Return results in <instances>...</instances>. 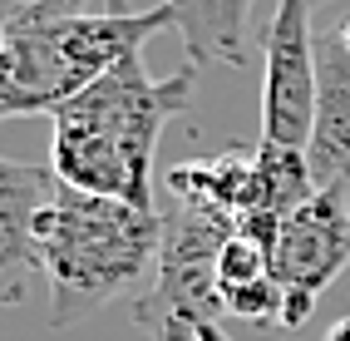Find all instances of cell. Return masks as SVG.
<instances>
[{"instance_id":"cell-1","label":"cell","mask_w":350,"mask_h":341,"mask_svg":"<svg viewBox=\"0 0 350 341\" xmlns=\"http://www.w3.org/2000/svg\"><path fill=\"white\" fill-rule=\"evenodd\" d=\"M198 64L178 70L168 79H153L144 70V55L119 60L109 75H99L75 99H64L55 119L50 168L59 184L124 198L133 208H153V153L158 134L173 114L193 104Z\"/></svg>"},{"instance_id":"cell-2","label":"cell","mask_w":350,"mask_h":341,"mask_svg":"<svg viewBox=\"0 0 350 341\" xmlns=\"http://www.w3.org/2000/svg\"><path fill=\"white\" fill-rule=\"evenodd\" d=\"M163 247V213L59 184L40 218V272L50 282V327H79L148 277Z\"/></svg>"},{"instance_id":"cell-3","label":"cell","mask_w":350,"mask_h":341,"mask_svg":"<svg viewBox=\"0 0 350 341\" xmlns=\"http://www.w3.org/2000/svg\"><path fill=\"white\" fill-rule=\"evenodd\" d=\"M178 25L173 5L163 0L153 10H94V15H5V35L15 50L10 89L0 94V119L15 114H55L64 99H75L99 75H109L119 60L144 55V45L163 30Z\"/></svg>"},{"instance_id":"cell-4","label":"cell","mask_w":350,"mask_h":341,"mask_svg":"<svg viewBox=\"0 0 350 341\" xmlns=\"http://www.w3.org/2000/svg\"><path fill=\"white\" fill-rule=\"evenodd\" d=\"M232 238H237V223L227 213L168 193L153 287L133 302V322L148 331V341H198L207 322L227 316L217 292V262Z\"/></svg>"},{"instance_id":"cell-5","label":"cell","mask_w":350,"mask_h":341,"mask_svg":"<svg viewBox=\"0 0 350 341\" xmlns=\"http://www.w3.org/2000/svg\"><path fill=\"white\" fill-rule=\"evenodd\" d=\"M267 257H271V277L286 292L282 327H291V331L306 327V316L316 312V297L350 267V203H345V184L316 188L296 213H286V223H282V233H276Z\"/></svg>"},{"instance_id":"cell-6","label":"cell","mask_w":350,"mask_h":341,"mask_svg":"<svg viewBox=\"0 0 350 341\" xmlns=\"http://www.w3.org/2000/svg\"><path fill=\"white\" fill-rule=\"evenodd\" d=\"M316 0H276V15L262 35V144L306 153L316 129Z\"/></svg>"},{"instance_id":"cell-7","label":"cell","mask_w":350,"mask_h":341,"mask_svg":"<svg viewBox=\"0 0 350 341\" xmlns=\"http://www.w3.org/2000/svg\"><path fill=\"white\" fill-rule=\"evenodd\" d=\"M59 188L55 168L0 153V307H20L40 272V218Z\"/></svg>"},{"instance_id":"cell-8","label":"cell","mask_w":350,"mask_h":341,"mask_svg":"<svg viewBox=\"0 0 350 341\" xmlns=\"http://www.w3.org/2000/svg\"><path fill=\"white\" fill-rule=\"evenodd\" d=\"M306 164L316 188L350 184V45L340 30L316 35V129Z\"/></svg>"},{"instance_id":"cell-9","label":"cell","mask_w":350,"mask_h":341,"mask_svg":"<svg viewBox=\"0 0 350 341\" xmlns=\"http://www.w3.org/2000/svg\"><path fill=\"white\" fill-rule=\"evenodd\" d=\"M188 64H232L242 70L252 60V40H247V20H252V0H168Z\"/></svg>"},{"instance_id":"cell-10","label":"cell","mask_w":350,"mask_h":341,"mask_svg":"<svg viewBox=\"0 0 350 341\" xmlns=\"http://www.w3.org/2000/svg\"><path fill=\"white\" fill-rule=\"evenodd\" d=\"M252 168H256V149L232 144L213 158H198V164H183L168 173V193H183L193 203L227 213L232 223H242L252 208Z\"/></svg>"},{"instance_id":"cell-11","label":"cell","mask_w":350,"mask_h":341,"mask_svg":"<svg viewBox=\"0 0 350 341\" xmlns=\"http://www.w3.org/2000/svg\"><path fill=\"white\" fill-rule=\"evenodd\" d=\"M20 10L40 15V20H50V15H89V0H25ZM104 10H124V0H104Z\"/></svg>"},{"instance_id":"cell-12","label":"cell","mask_w":350,"mask_h":341,"mask_svg":"<svg viewBox=\"0 0 350 341\" xmlns=\"http://www.w3.org/2000/svg\"><path fill=\"white\" fill-rule=\"evenodd\" d=\"M10 75H15V50H10V35H5V20H0V94L10 89Z\"/></svg>"},{"instance_id":"cell-13","label":"cell","mask_w":350,"mask_h":341,"mask_svg":"<svg viewBox=\"0 0 350 341\" xmlns=\"http://www.w3.org/2000/svg\"><path fill=\"white\" fill-rule=\"evenodd\" d=\"M325 341H350V316H340V322H331V331H325Z\"/></svg>"},{"instance_id":"cell-14","label":"cell","mask_w":350,"mask_h":341,"mask_svg":"<svg viewBox=\"0 0 350 341\" xmlns=\"http://www.w3.org/2000/svg\"><path fill=\"white\" fill-rule=\"evenodd\" d=\"M198 341H232V336H227V331H222L217 322H207V327L198 331Z\"/></svg>"},{"instance_id":"cell-15","label":"cell","mask_w":350,"mask_h":341,"mask_svg":"<svg viewBox=\"0 0 350 341\" xmlns=\"http://www.w3.org/2000/svg\"><path fill=\"white\" fill-rule=\"evenodd\" d=\"M340 40H345V45H350V15H345V25H340Z\"/></svg>"},{"instance_id":"cell-16","label":"cell","mask_w":350,"mask_h":341,"mask_svg":"<svg viewBox=\"0 0 350 341\" xmlns=\"http://www.w3.org/2000/svg\"><path fill=\"white\" fill-rule=\"evenodd\" d=\"M316 5H325V0H316Z\"/></svg>"}]
</instances>
